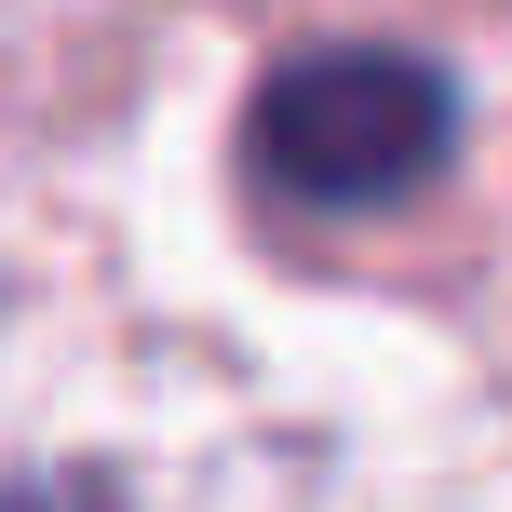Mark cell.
<instances>
[{
	"label": "cell",
	"instance_id": "6da1fadb",
	"mask_svg": "<svg viewBox=\"0 0 512 512\" xmlns=\"http://www.w3.org/2000/svg\"><path fill=\"white\" fill-rule=\"evenodd\" d=\"M243 149H256V189H270V203L378 216V203H405V189L445 176V149H459V95H445L432 54L337 41V54L270 68V95H256Z\"/></svg>",
	"mask_w": 512,
	"mask_h": 512
},
{
	"label": "cell",
	"instance_id": "7a4b0ae2",
	"mask_svg": "<svg viewBox=\"0 0 512 512\" xmlns=\"http://www.w3.org/2000/svg\"><path fill=\"white\" fill-rule=\"evenodd\" d=\"M0 512H122V499H108V486H14Z\"/></svg>",
	"mask_w": 512,
	"mask_h": 512
}]
</instances>
